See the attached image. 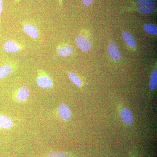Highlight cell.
I'll return each mask as SVG.
<instances>
[{
  "mask_svg": "<svg viewBox=\"0 0 157 157\" xmlns=\"http://www.w3.org/2000/svg\"><path fill=\"white\" fill-rule=\"evenodd\" d=\"M155 0H137V7L138 11L142 14H152L155 9Z\"/></svg>",
  "mask_w": 157,
  "mask_h": 157,
  "instance_id": "1",
  "label": "cell"
},
{
  "mask_svg": "<svg viewBox=\"0 0 157 157\" xmlns=\"http://www.w3.org/2000/svg\"><path fill=\"white\" fill-rule=\"evenodd\" d=\"M36 82L38 86L42 88H50L53 86V82L50 77L44 71L41 70L39 71Z\"/></svg>",
  "mask_w": 157,
  "mask_h": 157,
  "instance_id": "2",
  "label": "cell"
},
{
  "mask_svg": "<svg viewBox=\"0 0 157 157\" xmlns=\"http://www.w3.org/2000/svg\"><path fill=\"white\" fill-rule=\"evenodd\" d=\"M24 48L23 45L13 40H8L4 45V50L7 53H17Z\"/></svg>",
  "mask_w": 157,
  "mask_h": 157,
  "instance_id": "3",
  "label": "cell"
},
{
  "mask_svg": "<svg viewBox=\"0 0 157 157\" xmlns=\"http://www.w3.org/2000/svg\"><path fill=\"white\" fill-rule=\"evenodd\" d=\"M22 28L23 32L32 39H36L39 37V30L33 23H25L23 25Z\"/></svg>",
  "mask_w": 157,
  "mask_h": 157,
  "instance_id": "4",
  "label": "cell"
},
{
  "mask_svg": "<svg viewBox=\"0 0 157 157\" xmlns=\"http://www.w3.org/2000/svg\"><path fill=\"white\" fill-rule=\"evenodd\" d=\"M121 120L126 125H131L134 122V116L131 110L128 108L124 107L120 111Z\"/></svg>",
  "mask_w": 157,
  "mask_h": 157,
  "instance_id": "5",
  "label": "cell"
},
{
  "mask_svg": "<svg viewBox=\"0 0 157 157\" xmlns=\"http://www.w3.org/2000/svg\"><path fill=\"white\" fill-rule=\"evenodd\" d=\"M76 42L77 47L82 51L86 52L90 49L91 44L89 41L82 35H79L77 36Z\"/></svg>",
  "mask_w": 157,
  "mask_h": 157,
  "instance_id": "6",
  "label": "cell"
},
{
  "mask_svg": "<svg viewBox=\"0 0 157 157\" xmlns=\"http://www.w3.org/2000/svg\"><path fill=\"white\" fill-rule=\"evenodd\" d=\"M107 51L109 56L113 59L118 60L121 58L119 51L114 42H111L109 43Z\"/></svg>",
  "mask_w": 157,
  "mask_h": 157,
  "instance_id": "7",
  "label": "cell"
},
{
  "mask_svg": "<svg viewBox=\"0 0 157 157\" xmlns=\"http://www.w3.org/2000/svg\"><path fill=\"white\" fill-rule=\"evenodd\" d=\"M58 113L60 117L65 121L70 119L71 116V111L70 107L65 104H61L58 107Z\"/></svg>",
  "mask_w": 157,
  "mask_h": 157,
  "instance_id": "8",
  "label": "cell"
},
{
  "mask_svg": "<svg viewBox=\"0 0 157 157\" xmlns=\"http://www.w3.org/2000/svg\"><path fill=\"white\" fill-rule=\"evenodd\" d=\"M73 48L70 45H59L57 48V53L60 56L66 57L73 53Z\"/></svg>",
  "mask_w": 157,
  "mask_h": 157,
  "instance_id": "9",
  "label": "cell"
},
{
  "mask_svg": "<svg viewBox=\"0 0 157 157\" xmlns=\"http://www.w3.org/2000/svg\"><path fill=\"white\" fill-rule=\"evenodd\" d=\"M30 91L29 87L23 86L18 89L16 94V100L18 102L25 101L29 96Z\"/></svg>",
  "mask_w": 157,
  "mask_h": 157,
  "instance_id": "10",
  "label": "cell"
},
{
  "mask_svg": "<svg viewBox=\"0 0 157 157\" xmlns=\"http://www.w3.org/2000/svg\"><path fill=\"white\" fill-rule=\"evenodd\" d=\"M12 120L9 117L0 114V128L3 129H9L13 126Z\"/></svg>",
  "mask_w": 157,
  "mask_h": 157,
  "instance_id": "11",
  "label": "cell"
},
{
  "mask_svg": "<svg viewBox=\"0 0 157 157\" xmlns=\"http://www.w3.org/2000/svg\"><path fill=\"white\" fill-rule=\"evenodd\" d=\"M123 39L125 42L130 46V47H135L136 46V43L135 38L127 31H124L122 33Z\"/></svg>",
  "mask_w": 157,
  "mask_h": 157,
  "instance_id": "12",
  "label": "cell"
},
{
  "mask_svg": "<svg viewBox=\"0 0 157 157\" xmlns=\"http://www.w3.org/2000/svg\"><path fill=\"white\" fill-rule=\"evenodd\" d=\"M13 66L11 64H5L0 67V79L6 78L13 71Z\"/></svg>",
  "mask_w": 157,
  "mask_h": 157,
  "instance_id": "13",
  "label": "cell"
},
{
  "mask_svg": "<svg viewBox=\"0 0 157 157\" xmlns=\"http://www.w3.org/2000/svg\"><path fill=\"white\" fill-rule=\"evenodd\" d=\"M149 87L151 90L154 91L156 90L157 87V70L156 68L152 71L149 82Z\"/></svg>",
  "mask_w": 157,
  "mask_h": 157,
  "instance_id": "14",
  "label": "cell"
},
{
  "mask_svg": "<svg viewBox=\"0 0 157 157\" xmlns=\"http://www.w3.org/2000/svg\"><path fill=\"white\" fill-rule=\"evenodd\" d=\"M143 28L147 33L151 35H156L157 34V26L152 24H145L143 25Z\"/></svg>",
  "mask_w": 157,
  "mask_h": 157,
  "instance_id": "15",
  "label": "cell"
},
{
  "mask_svg": "<svg viewBox=\"0 0 157 157\" xmlns=\"http://www.w3.org/2000/svg\"><path fill=\"white\" fill-rule=\"evenodd\" d=\"M68 76L70 80L72 81L73 84L76 86L80 87L82 86V82L79 78V77L76 74L73 72H70L68 73Z\"/></svg>",
  "mask_w": 157,
  "mask_h": 157,
  "instance_id": "16",
  "label": "cell"
},
{
  "mask_svg": "<svg viewBox=\"0 0 157 157\" xmlns=\"http://www.w3.org/2000/svg\"><path fill=\"white\" fill-rule=\"evenodd\" d=\"M46 157H72L71 155L65 152L61 151H53L47 155Z\"/></svg>",
  "mask_w": 157,
  "mask_h": 157,
  "instance_id": "17",
  "label": "cell"
},
{
  "mask_svg": "<svg viewBox=\"0 0 157 157\" xmlns=\"http://www.w3.org/2000/svg\"><path fill=\"white\" fill-rule=\"evenodd\" d=\"M93 1L94 0H82V2L84 6H89L93 2Z\"/></svg>",
  "mask_w": 157,
  "mask_h": 157,
  "instance_id": "18",
  "label": "cell"
},
{
  "mask_svg": "<svg viewBox=\"0 0 157 157\" xmlns=\"http://www.w3.org/2000/svg\"><path fill=\"white\" fill-rule=\"evenodd\" d=\"M3 8V0H0V17L2 14Z\"/></svg>",
  "mask_w": 157,
  "mask_h": 157,
  "instance_id": "19",
  "label": "cell"
},
{
  "mask_svg": "<svg viewBox=\"0 0 157 157\" xmlns=\"http://www.w3.org/2000/svg\"><path fill=\"white\" fill-rule=\"evenodd\" d=\"M129 157H137V156L132 151H131L129 153Z\"/></svg>",
  "mask_w": 157,
  "mask_h": 157,
  "instance_id": "20",
  "label": "cell"
}]
</instances>
